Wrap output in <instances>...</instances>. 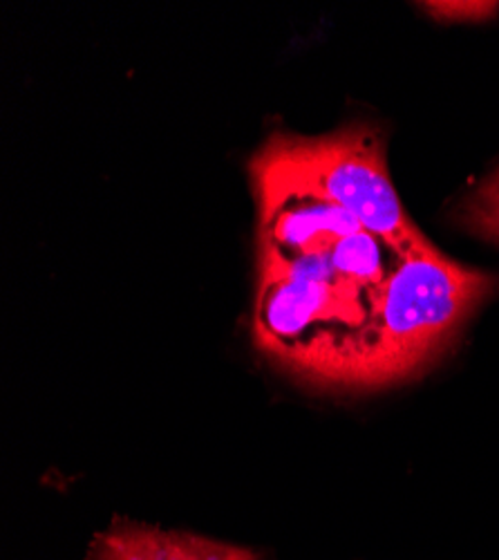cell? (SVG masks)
Here are the masks:
<instances>
[{"instance_id":"1","label":"cell","mask_w":499,"mask_h":560,"mask_svg":"<svg viewBox=\"0 0 499 560\" xmlns=\"http://www.w3.org/2000/svg\"><path fill=\"white\" fill-rule=\"evenodd\" d=\"M497 285L492 273L450 260L437 247L401 258L370 301L345 388H381L413 377Z\"/></svg>"},{"instance_id":"2","label":"cell","mask_w":499,"mask_h":560,"mask_svg":"<svg viewBox=\"0 0 499 560\" xmlns=\"http://www.w3.org/2000/svg\"><path fill=\"white\" fill-rule=\"evenodd\" d=\"M253 189H298L347 211L399 258L435 245L405 213L392 184L383 135L370 124H349L330 135H271L251 160Z\"/></svg>"},{"instance_id":"3","label":"cell","mask_w":499,"mask_h":560,"mask_svg":"<svg viewBox=\"0 0 499 560\" xmlns=\"http://www.w3.org/2000/svg\"><path fill=\"white\" fill-rule=\"evenodd\" d=\"M372 296L336 276L330 254L260 260L253 310L258 348L307 382L345 386Z\"/></svg>"},{"instance_id":"4","label":"cell","mask_w":499,"mask_h":560,"mask_svg":"<svg viewBox=\"0 0 499 560\" xmlns=\"http://www.w3.org/2000/svg\"><path fill=\"white\" fill-rule=\"evenodd\" d=\"M260 205V260L325 256L363 226L341 207L298 189H256Z\"/></svg>"},{"instance_id":"5","label":"cell","mask_w":499,"mask_h":560,"mask_svg":"<svg viewBox=\"0 0 499 560\" xmlns=\"http://www.w3.org/2000/svg\"><path fill=\"white\" fill-rule=\"evenodd\" d=\"M177 529L117 521L90 542L85 560H168Z\"/></svg>"},{"instance_id":"6","label":"cell","mask_w":499,"mask_h":560,"mask_svg":"<svg viewBox=\"0 0 499 560\" xmlns=\"http://www.w3.org/2000/svg\"><path fill=\"white\" fill-rule=\"evenodd\" d=\"M460 224L499 245V168L486 175L460 205Z\"/></svg>"},{"instance_id":"7","label":"cell","mask_w":499,"mask_h":560,"mask_svg":"<svg viewBox=\"0 0 499 560\" xmlns=\"http://www.w3.org/2000/svg\"><path fill=\"white\" fill-rule=\"evenodd\" d=\"M168 560H256V553L200 534L175 532V545Z\"/></svg>"},{"instance_id":"8","label":"cell","mask_w":499,"mask_h":560,"mask_svg":"<svg viewBox=\"0 0 499 560\" xmlns=\"http://www.w3.org/2000/svg\"><path fill=\"white\" fill-rule=\"evenodd\" d=\"M430 16L448 23H477L495 16V3H426L424 5Z\"/></svg>"}]
</instances>
